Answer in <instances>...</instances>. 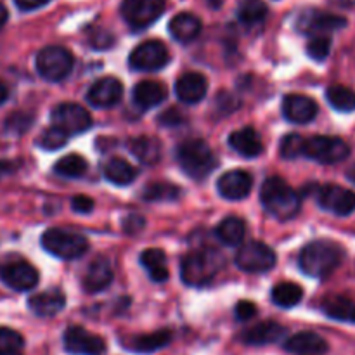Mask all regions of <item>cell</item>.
I'll list each match as a JSON object with an SVG mask.
<instances>
[{
	"instance_id": "obj_8",
	"label": "cell",
	"mask_w": 355,
	"mask_h": 355,
	"mask_svg": "<svg viewBox=\"0 0 355 355\" xmlns=\"http://www.w3.org/2000/svg\"><path fill=\"white\" fill-rule=\"evenodd\" d=\"M276 253L262 241H248L236 253V266L245 272H269L276 266Z\"/></svg>"
},
{
	"instance_id": "obj_39",
	"label": "cell",
	"mask_w": 355,
	"mask_h": 355,
	"mask_svg": "<svg viewBox=\"0 0 355 355\" xmlns=\"http://www.w3.org/2000/svg\"><path fill=\"white\" fill-rule=\"evenodd\" d=\"M24 340L10 328H0V355H17L23 349Z\"/></svg>"
},
{
	"instance_id": "obj_21",
	"label": "cell",
	"mask_w": 355,
	"mask_h": 355,
	"mask_svg": "<svg viewBox=\"0 0 355 355\" xmlns=\"http://www.w3.org/2000/svg\"><path fill=\"white\" fill-rule=\"evenodd\" d=\"M208 82L201 73H184L175 83V94L182 103L196 104L207 96Z\"/></svg>"
},
{
	"instance_id": "obj_37",
	"label": "cell",
	"mask_w": 355,
	"mask_h": 355,
	"mask_svg": "<svg viewBox=\"0 0 355 355\" xmlns=\"http://www.w3.org/2000/svg\"><path fill=\"white\" fill-rule=\"evenodd\" d=\"M180 196V187L170 182H155L149 184L142 193V198L146 201H155V203H162V201H175Z\"/></svg>"
},
{
	"instance_id": "obj_16",
	"label": "cell",
	"mask_w": 355,
	"mask_h": 355,
	"mask_svg": "<svg viewBox=\"0 0 355 355\" xmlns=\"http://www.w3.org/2000/svg\"><path fill=\"white\" fill-rule=\"evenodd\" d=\"M123 96V85L114 76H106L94 83L87 92V101L92 104L94 107L99 110H107V107L116 106Z\"/></svg>"
},
{
	"instance_id": "obj_10",
	"label": "cell",
	"mask_w": 355,
	"mask_h": 355,
	"mask_svg": "<svg viewBox=\"0 0 355 355\" xmlns=\"http://www.w3.org/2000/svg\"><path fill=\"white\" fill-rule=\"evenodd\" d=\"M168 61V49L159 40L142 42L132 51L130 58H128L130 68L137 69V71H158V69L165 68Z\"/></svg>"
},
{
	"instance_id": "obj_30",
	"label": "cell",
	"mask_w": 355,
	"mask_h": 355,
	"mask_svg": "<svg viewBox=\"0 0 355 355\" xmlns=\"http://www.w3.org/2000/svg\"><path fill=\"white\" fill-rule=\"evenodd\" d=\"M141 263L155 283H165L168 279V263H166V255L162 250L149 248L142 252Z\"/></svg>"
},
{
	"instance_id": "obj_27",
	"label": "cell",
	"mask_w": 355,
	"mask_h": 355,
	"mask_svg": "<svg viewBox=\"0 0 355 355\" xmlns=\"http://www.w3.org/2000/svg\"><path fill=\"white\" fill-rule=\"evenodd\" d=\"M170 342H172V333L168 329H159V331L148 333V335L134 336L125 342V347L137 354H155L156 350H162Z\"/></svg>"
},
{
	"instance_id": "obj_12",
	"label": "cell",
	"mask_w": 355,
	"mask_h": 355,
	"mask_svg": "<svg viewBox=\"0 0 355 355\" xmlns=\"http://www.w3.org/2000/svg\"><path fill=\"white\" fill-rule=\"evenodd\" d=\"M318 203L329 214L349 217L355 211V193L336 184H326L318 189Z\"/></svg>"
},
{
	"instance_id": "obj_48",
	"label": "cell",
	"mask_w": 355,
	"mask_h": 355,
	"mask_svg": "<svg viewBox=\"0 0 355 355\" xmlns=\"http://www.w3.org/2000/svg\"><path fill=\"white\" fill-rule=\"evenodd\" d=\"M16 6L19 7L21 10H35L38 7H44L45 3H49L51 0H14Z\"/></svg>"
},
{
	"instance_id": "obj_2",
	"label": "cell",
	"mask_w": 355,
	"mask_h": 355,
	"mask_svg": "<svg viewBox=\"0 0 355 355\" xmlns=\"http://www.w3.org/2000/svg\"><path fill=\"white\" fill-rule=\"evenodd\" d=\"M260 201L263 208L277 220H291L300 211V196L291 186H288L281 177H269L262 184Z\"/></svg>"
},
{
	"instance_id": "obj_53",
	"label": "cell",
	"mask_w": 355,
	"mask_h": 355,
	"mask_svg": "<svg viewBox=\"0 0 355 355\" xmlns=\"http://www.w3.org/2000/svg\"><path fill=\"white\" fill-rule=\"evenodd\" d=\"M347 177H349L350 182H354V184H355V163H354L352 166H350L349 170H347Z\"/></svg>"
},
{
	"instance_id": "obj_45",
	"label": "cell",
	"mask_w": 355,
	"mask_h": 355,
	"mask_svg": "<svg viewBox=\"0 0 355 355\" xmlns=\"http://www.w3.org/2000/svg\"><path fill=\"white\" fill-rule=\"evenodd\" d=\"M158 120L162 121V125H165V127H177V125L184 123V114L180 113L177 107H170V110H166Z\"/></svg>"
},
{
	"instance_id": "obj_25",
	"label": "cell",
	"mask_w": 355,
	"mask_h": 355,
	"mask_svg": "<svg viewBox=\"0 0 355 355\" xmlns=\"http://www.w3.org/2000/svg\"><path fill=\"white\" fill-rule=\"evenodd\" d=\"M28 305H30V311L38 318H54L64 309L66 297L59 290H49L31 297Z\"/></svg>"
},
{
	"instance_id": "obj_33",
	"label": "cell",
	"mask_w": 355,
	"mask_h": 355,
	"mask_svg": "<svg viewBox=\"0 0 355 355\" xmlns=\"http://www.w3.org/2000/svg\"><path fill=\"white\" fill-rule=\"evenodd\" d=\"M326 99L333 110L340 113H352L355 111V90L343 85H331L326 90Z\"/></svg>"
},
{
	"instance_id": "obj_15",
	"label": "cell",
	"mask_w": 355,
	"mask_h": 355,
	"mask_svg": "<svg viewBox=\"0 0 355 355\" xmlns=\"http://www.w3.org/2000/svg\"><path fill=\"white\" fill-rule=\"evenodd\" d=\"M297 26L302 33L321 35L328 33V31L342 30L347 26V19L342 16H336V14L322 12V10H307V12L300 14Z\"/></svg>"
},
{
	"instance_id": "obj_17",
	"label": "cell",
	"mask_w": 355,
	"mask_h": 355,
	"mask_svg": "<svg viewBox=\"0 0 355 355\" xmlns=\"http://www.w3.org/2000/svg\"><path fill=\"white\" fill-rule=\"evenodd\" d=\"M319 113L318 103L309 96L302 94H290L283 101V114L288 121L297 125L311 123Z\"/></svg>"
},
{
	"instance_id": "obj_46",
	"label": "cell",
	"mask_w": 355,
	"mask_h": 355,
	"mask_svg": "<svg viewBox=\"0 0 355 355\" xmlns=\"http://www.w3.org/2000/svg\"><path fill=\"white\" fill-rule=\"evenodd\" d=\"M90 40H92L90 44H92L96 49H106V47H111V45H113L114 38L110 31H96Z\"/></svg>"
},
{
	"instance_id": "obj_24",
	"label": "cell",
	"mask_w": 355,
	"mask_h": 355,
	"mask_svg": "<svg viewBox=\"0 0 355 355\" xmlns=\"http://www.w3.org/2000/svg\"><path fill=\"white\" fill-rule=\"evenodd\" d=\"M132 96H134L135 106L141 110H153L165 101L166 89L156 80H142L134 87Z\"/></svg>"
},
{
	"instance_id": "obj_36",
	"label": "cell",
	"mask_w": 355,
	"mask_h": 355,
	"mask_svg": "<svg viewBox=\"0 0 355 355\" xmlns=\"http://www.w3.org/2000/svg\"><path fill=\"white\" fill-rule=\"evenodd\" d=\"M267 12H269V9L262 0H241L238 6L239 21L248 24V26L262 23L267 17Z\"/></svg>"
},
{
	"instance_id": "obj_44",
	"label": "cell",
	"mask_w": 355,
	"mask_h": 355,
	"mask_svg": "<svg viewBox=\"0 0 355 355\" xmlns=\"http://www.w3.org/2000/svg\"><path fill=\"white\" fill-rule=\"evenodd\" d=\"M234 314H236V319H238V321H248V319L255 318V314H257L255 304H253V302H248V300H241L238 305H236Z\"/></svg>"
},
{
	"instance_id": "obj_54",
	"label": "cell",
	"mask_w": 355,
	"mask_h": 355,
	"mask_svg": "<svg viewBox=\"0 0 355 355\" xmlns=\"http://www.w3.org/2000/svg\"><path fill=\"white\" fill-rule=\"evenodd\" d=\"M342 7H352L355 3V0H336Z\"/></svg>"
},
{
	"instance_id": "obj_4",
	"label": "cell",
	"mask_w": 355,
	"mask_h": 355,
	"mask_svg": "<svg viewBox=\"0 0 355 355\" xmlns=\"http://www.w3.org/2000/svg\"><path fill=\"white\" fill-rule=\"evenodd\" d=\"M222 257L217 252H194L182 259L180 263V276L187 286L201 288L210 283L220 267Z\"/></svg>"
},
{
	"instance_id": "obj_49",
	"label": "cell",
	"mask_w": 355,
	"mask_h": 355,
	"mask_svg": "<svg viewBox=\"0 0 355 355\" xmlns=\"http://www.w3.org/2000/svg\"><path fill=\"white\" fill-rule=\"evenodd\" d=\"M14 170H16V165L12 162H0V179L14 173Z\"/></svg>"
},
{
	"instance_id": "obj_43",
	"label": "cell",
	"mask_w": 355,
	"mask_h": 355,
	"mask_svg": "<svg viewBox=\"0 0 355 355\" xmlns=\"http://www.w3.org/2000/svg\"><path fill=\"white\" fill-rule=\"evenodd\" d=\"M144 225L146 220L141 215H128V217L123 218V231L130 236L139 234L144 229Z\"/></svg>"
},
{
	"instance_id": "obj_7",
	"label": "cell",
	"mask_w": 355,
	"mask_h": 355,
	"mask_svg": "<svg viewBox=\"0 0 355 355\" xmlns=\"http://www.w3.org/2000/svg\"><path fill=\"white\" fill-rule=\"evenodd\" d=\"M73 55L59 45H51L38 52L37 71L47 82H61L71 73Z\"/></svg>"
},
{
	"instance_id": "obj_9",
	"label": "cell",
	"mask_w": 355,
	"mask_h": 355,
	"mask_svg": "<svg viewBox=\"0 0 355 355\" xmlns=\"http://www.w3.org/2000/svg\"><path fill=\"white\" fill-rule=\"evenodd\" d=\"M165 10V0H123L121 16L132 30H146Z\"/></svg>"
},
{
	"instance_id": "obj_40",
	"label": "cell",
	"mask_w": 355,
	"mask_h": 355,
	"mask_svg": "<svg viewBox=\"0 0 355 355\" xmlns=\"http://www.w3.org/2000/svg\"><path fill=\"white\" fill-rule=\"evenodd\" d=\"M331 52V38L326 35H315L309 40L307 44V54L311 55L314 61H324Z\"/></svg>"
},
{
	"instance_id": "obj_41",
	"label": "cell",
	"mask_w": 355,
	"mask_h": 355,
	"mask_svg": "<svg viewBox=\"0 0 355 355\" xmlns=\"http://www.w3.org/2000/svg\"><path fill=\"white\" fill-rule=\"evenodd\" d=\"M304 139L298 134H290L281 141V155L283 158L295 159L298 156H302V151H304Z\"/></svg>"
},
{
	"instance_id": "obj_22",
	"label": "cell",
	"mask_w": 355,
	"mask_h": 355,
	"mask_svg": "<svg viewBox=\"0 0 355 355\" xmlns=\"http://www.w3.org/2000/svg\"><path fill=\"white\" fill-rule=\"evenodd\" d=\"M286 333V328L281 326L279 322L266 321L260 322V324H255L253 328L246 329L241 335V340L246 345H270V343L279 342Z\"/></svg>"
},
{
	"instance_id": "obj_23",
	"label": "cell",
	"mask_w": 355,
	"mask_h": 355,
	"mask_svg": "<svg viewBox=\"0 0 355 355\" xmlns=\"http://www.w3.org/2000/svg\"><path fill=\"white\" fill-rule=\"evenodd\" d=\"M229 146H231L238 155L245 156V158H257V156L262 155L263 151L262 139L257 134L255 128L252 127L239 128V130L232 132V134L229 135Z\"/></svg>"
},
{
	"instance_id": "obj_34",
	"label": "cell",
	"mask_w": 355,
	"mask_h": 355,
	"mask_svg": "<svg viewBox=\"0 0 355 355\" xmlns=\"http://www.w3.org/2000/svg\"><path fill=\"white\" fill-rule=\"evenodd\" d=\"M304 298V290L297 283H279L272 288V302L277 307L291 309Z\"/></svg>"
},
{
	"instance_id": "obj_29",
	"label": "cell",
	"mask_w": 355,
	"mask_h": 355,
	"mask_svg": "<svg viewBox=\"0 0 355 355\" xmlns=\"http://www.w3.org/2000/svg\"><path fill=\"white\" fill-rule=\"evenodd\" d=\"M321 311L329 319L342 322H355V302L342 295H329L322 300Z\"/></svg>"
},
{
	"instance_id": "obj_18",
	"label": "cell",
	"mask_w": 355,
	"mask_h": 355,
	"mask_svg": "<svg viewBox=\"0 0 355 355\" xmlns=\"http://www.w3.org/2000/svg\"><path fill=\"white\" fill-rule=\"evenodd\" d=\"M253 187V179L245 170H231L217 182V191L222 198L231 201L245 200Z\"/></svg>"
},
{
	"instance_id": "obj_26",
	"label": "cell",
	"mask_w": 355,
	"mask_h": 355,
	"mask_svg": "<svg viewBox=\"0 0 355 355\" xmlns=\"http://www.w3.org/2000/svg\"><path fill=\"white\" fill-rule=\"evenodd\" d=\"M168 30L170 35H172L177 42L187 44V42H193L194 38L200 35L201 21L200 17L194 16V14L180 12L172 17V21H170L168 24Z\"/></svg>"
},
{
	"instance_id": "obj_5",
	"label": "cell",
	"mask_w": 355,
	"mask_h": 355,
	"mask_svg": "<svg viewBox=\"0 0 355 355\" xmlns=\"http://www.w3.org/2000/svg\"><path fill=\"white\" fill-rule=\"evenodd\" d=\"M302 156L321 163V165H336V163H342L349 158L350 146L340 137L314 135V137L304 139Z\"/></svg>"
},
{
	"instance_id": "obj_20",
	"label": "cell",
	"mask_w": 355,
	"mask_h": 355,
	"mask_svg": "<svg viewBox=\"0 0 355 355\" xmlns=\"http://www.w3.org/2000/svg\"><path fill=\"white\" fill-rule=\"evenodd\" d=\"M111 281H113V269H111L110 260L97 257L87 267V272L83 276V290L87 293H99L110 286Z\"/></svg>"
},
{
	"instance_id": "obj_47",
	"label": "cell",
	"mask_w": 355,
	"mask_h": 355,
	"mask_svg": "<svg viewBox=\"0 0 355 355\" xmlns=\"http://www.w3.org/2000/svg\"><path fill=\"white\" fill-rule=\"evenodd\" d=\"M71 208L76 214H90L94 210V201L87 196H76L71 200Z\"/></svg>"
},
{
	"instance_id": "obj_19",
	"label": "cell",
	"mask_w": 355,
	"mask_h": 355,
	"mask_svg": "<svg viewBox=\"0 0 355 355\" xmlns=\"http://www.w3.org/2000/svg\"><path fill=\"white\" fill-rule=\"evenodd\" d=\"M284 350L298 355H322L329 350L328 342L314 331H302L284 342Z\"/></svg>"
},
{
	"instance_id": "obj_13",
	"label": "cell",
	"mask_w": 355,
	"mask_h": 355,
	"mask_svg": "<svg viewBox=\"0 0 355 355\" xmlns=\"http://www.w3.org/2000/svg\"><path fill=\"white\" fill-rule=\"evenodd\" d=\"M62 343L66 352L71 355H103L106 352L104 340L80 326H69L62 335Z\"/></svg>"
},
{
	"instance_id": "obj_38",
	"label": "cell",
	"mask_w": 355,
	"mask_h": 355,
	"mask_svg": "<svg viewBox=\"0 0 355 355\" xmlns=\"http://www.w3.org/2000/svg\"><path fill=\"white\" fill-rule=\"evenodd\" d=\"M69 141V135L66 132H62L61 128L54 127L52 125L51 128L42 132L40 139H38V146L45 151H58V149L64 148Z\"/></svg>"
},
{
	"instance_id": "obj_51",
	"label": "cell",
	"mask_w": 355,
	"mask_h": 355,
	"mask_svg": "<svg viewBox=\"0 0 355 355\" xmlns=\"http://www.w3.org/2000/svg\"><path fill=\"white\" fill-rule=\"evenodd\" d=\"M7 97H9V92H7V87L3 85L2 82H0V104L6 103Z\"/></svg>"
},
{
	"instance_id": "obj_14",
	"label": "cell",
	"mask_w": 355,
	"mask_h": 355,
	"mask_svg": "<svg viewBox=\"0 0 355 355\" xmlns=\"http://www.w3.org/2000/svg\"><path fill=\"white\" fill-rule=\"evenodd\" d=\"M0 279L10 290L28 291L37 286L40 277H38V270L31 263L19 260V262L0 267Z\"/></svg>"
},
{
	"instance_id": "obj_1",
	"label": "cell",
	"mask_w": 355,
	"mask_h": 355,
	"mask_svg": "<svg viewBox=\"0 0 355 355\" xmlns=\"http://www.w3.org/2000/svg\"><path fill=\"white\" fill-rule=\"evenodd\" d=\"M343 260L342 246L328 239H318L312 241L302 250L300 253V269L305 276L314 279H324L331 276Z\"/></svg>"
},
{
	"instance_id": "obj_55",
	"label": "cell",
	"mask_w": 355,
	"mask_h": 355,
	"mask_svg": "<svg viewBox=\"0 0 355 355\" xmlns=\"http://www.w3.org/2000/svg\"><path fill=\"white\" fill-rule=\"evenodd\" d=\"M17 355H19V354H17Z\"/></svg>"
},
{
	"instance_id": "obj_11",
	"label": "cell",
	"mask_w": 355,
	"mask_h": 355,
	"mask_svg": "<svg viewBox=\"0 0 355 355\" xmlns=\"http://www.w3.org/2000/svg\"><path fill=\"white\" fill-rule=\"evenodd\" d=\"M51 120L54 127L61 128L68 135L83 134L92 127V118L89 111L75 103H62L52 110Z\"/></svg>"
},
{
	"instance_id": "obj_52",
	"label": "cell",
	"mask_w": 355,
	"mask_h": 355,
	"mask_svg": "<svg viewBox=\"0 0 355 355\" xmlns=\"http://www.w3.org/2000/svg\"><path fill=\"white\" fill-rule=\"evenodd\" d=\"M205 3H207L208 7H211V9H220L222 3H224V0H203Z\"/></svg>"
},
{
	"instance_id": "obj_42",
	"label": "cell",
	"mask_w": 355,
	"mask_h": 355,
	"mask_svg": "<svg viewBox=\"0 0 355 355\" xmlns=\"http://www.w3.org/2000/svg\"><path fill=\"white\" fill-rule=\"evenodd\" d=\"M31 125V116L26 113H14L12 116H9L6 127L7 130L14 132V134H23L24 130H28Z\"/></svg>"
},
{
	"instance_id": "obj_31",
	"label": "cell",
	"mask_w": 355,
	"mask_h": 355,
	"mask_svg": "<svg viewBox=\"0 0 355 355\" xmlns=\"http://www.w3.org/2000/svg\"><path fill=\"white\" fill-rule=\"evenodd\" d=\"M246 225L241 218L238 217H227L217 225L215 229V236L220 239V243H224L225 246H238L241 245L243 239H245Z\"/></svg>"
},
{
	"instance_id": "obj_28",
	"label": "cell",
	"mask_w": 355,
	"mask_h": 355,
	"mask_svg": "<svg viewBox=\"0 0 355 355\" xmlns=\"http://www.w3.org/2000/svg\"><path fill=\"white\" fill-rule=\"evenodd\" d=\"M128 149L132 155L144 165H156L162 159V142L156 137L141 135L128 142Z\"/></svg>"
},
{
	"instance_id": "obj_35",
	"label": "cell",
	"mask_w": 355,
	"mask_h": 355,
	"mask_svg": "<svg viewBox=\"0 0 355 355\" xmlns=\"http://www.w3.org/2000/svg\"><path fill=\"white\" fill-rule=\"evenodd\" d=\"M87 159L80 155H68L54 165V173L64 179H80L87 173Z\"/></svg>"
},
{
	"instance_id": "obj_6",
	"label": "cell",
	"mask_w": 355,
	"mask_h": 355,
	"mask_svg": "<svg viewBox=\"0 0 355 355\" xmlns=\"http://www.w3.org/2000/svg\"><path fill=\"white\" fill-rule=\"evenodd\" d=\"M42 246L51 255L61 260L80 259L89 250V241L82 234L64 231V229H47L42 236Z\"/></svg>"
},
{
	"instance_id": "obj_32",
	"label": "cell",
	"mask_w": 355,
	"mask_h": 355,
	"mask_svg": "<svg viewBox=\"0 0 355 355\" xmlns=\"http://www.w3.org/2000/svg\"><path fill=\"white\" fill-rule=\"evenodd\" d=\"M104 177L110 180L114 186H128L132 180L137 175V170L130 165L128 162L121 158H111L110 162L104 165Z\"/></svg>"
},
{
	"instance_id": "obj_3",
	"label": "cell",
	"mask_w": 355,
	"mask_h": 355,
	"mask_svg": "<svg viewBox=\"0 0 355 355\" xmlns=\"http://www.w3.org/2000/svg\"><path fill=\"white\" fill-rule=\"evenodd\" d=\"M177 162L182 172L194 180H203L210 175L217 166L214 151L210 146L201 139H191L184 141L177 148Z\"/></svg>"
},
{
	"instance_id": "obj_50",
	"label": "cell",
	"mask_w": 355,
	"mask_h": 355,
	"mask_svg": "<svg viewBox=\"0 0 355 355\" xmlns=\"http://www.w3.org/2000/svg\"><path fill=\"white\" fill-rule=\"evenodd\" d=\"M7 17H9V14H7V9L2 6V3H0V28H2L3 24L7 23Z\"/></svg>"
}]
</instances>
